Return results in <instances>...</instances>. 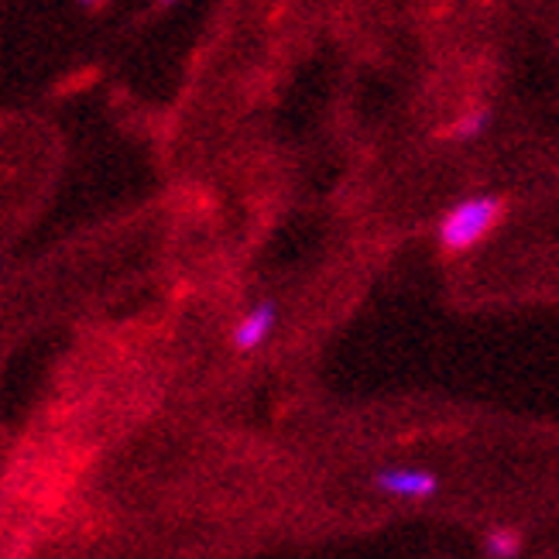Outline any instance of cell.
Instances as JSON below:
<instances>
[{
  "instance_id": "52a82bcc",
  "label": "cell",
  "mask_w": 559,
  "mask_h": 559,
  "mask_svg": "<svg viewBox=\"0 0 559 559\" xmlns=\"http://www.w3.org/2000/svg\"><path fill=\"white\" fill-rule=\"evenodd\" d=\"M158 4H162V8H168V4H176V0H158Z\"/></svg>"
},
{
  "instance_id": "8992f818",
  "label": "cell",
  "mask_w": 559,
  "mask_h": 559,
  "mask_svg": "<svg viewBox=\"0 0 559 559\" xmlns=\"http://www.w3.org/2000/svg\"><path fill=\"white\" fill-rule=\"evenodd\" d=\"M80 4H86V8H96V4H104V0H80Z\"/></svg>"
},
{
  "instance_id": "3957f363",
  "label": "cell",
  "mask_w": 559,
  "mask_h": 559,
  "mask_svg": "<svg viewBox=\"0 0 559 559\" xmlns=\"http://www.w3.org/2000/svg\"><path fill=\"white\" fill-rule=\"evenodd\" d=\"M272 326H275V302H258L245 320L234 326V333H230L234 350H240V354L258 350L264 340H269Z\"/></svg>"
},
{
  "instance_id": "277c9868",
  "label": "cell",
  "mask_w": 559,
  "mask_h": 559,
  "mask_svg": "<svg viewBox=\"0 0 559 559\" xmlns=\"http://www.w3.org/2000/svg\"><path fill=\"white\" fill-rule=\"evenodd\" d=\"M484 556H495V559H512V556H519L522 552V536L519 532H512V528H504V525H498V528H491V532H484Z\"/></svg>"
},
{
  "instance_id": "5b68a950",
  "label": "cell",
  "mask_w": 559,
  "mask_h": 559,
  "mask_svg": "<svg viewBox=\"0 0 559 559\" xmlns=\"http://www.w3.org/2000/svg\"><path fill=\"white\" fill-rule=\"evenodd\" d=\"M484 128H488V110H467L447 134H450V138H460V141H467V138H477Z\"/></svg>"
},
{
  "instance_id": "6da1fadb",
  "label": "cell",
  "mask_w": 559,
  "mask_h": 559,
  "mask_svg": "<svg viewBox=\"0 0 559 559\" xmlns=\"http://www.w3.org/2000/svg\"><path fill=\"white\" fill-rule=\"evenodd\" d=\"M501 216H504L501 197H471L464 203H456L440 221V248L447 254L471 251L474 245H480V240L498 227Z\"/></svg>"
},
{
  "instance_id": "7a4b0ae2",
  "label": "cell",
  "mask_w": 559,
  "mask_h": 559,
  "mask_svg": "<svg viewBox=\"0 0 559 559\" xmlns=\"http://www.w3.org/2000/svg\"><path fill=\"white\" fill-rule=\"evenodd\" d=\"M374 488L395 498L426 501L440 491V480H436L432 471H419V467H384L374 474Z\"/></svg>"
}]
</instances>
